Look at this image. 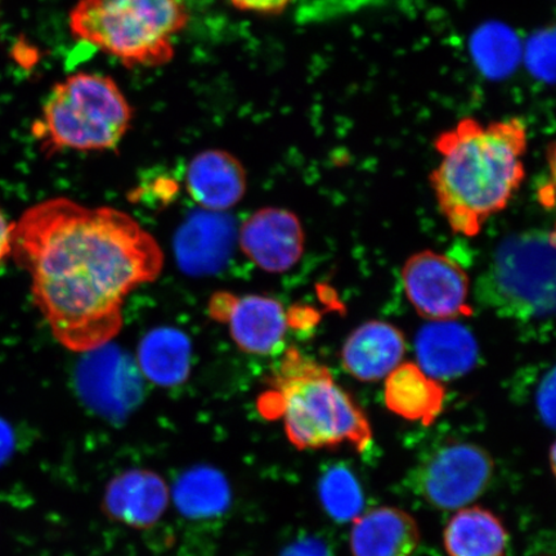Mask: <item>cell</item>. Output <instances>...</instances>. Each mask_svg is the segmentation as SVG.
<instances>
[{
  "instance_id": "obj_28",
  "label": "cell",
  "mask_w": 556,
  "mask_h": 556,
  "mask_svg": "<svg viewBox=\"0 0 556 556\" xmlns=\"http://www.w3.org/2000/svg\"><path fill=\"white\" fill-rule=\"evenodd\" d=\"M551 465H552L553 472H555V444H553V446L551 448Z\"/></svg>"
},
{
  "instance_id": "obj_17",
  "label": "cell",
  "mask_w": 556,
  "mask_h": 556,
  "mask_svg": "<svg viewBox=\"0 0 556 556\" xmlns=\"http://www.w3.org/2000/svg\"><path fill=\"white\" fill-rule=\"evenodd\" d=\"M419 525L399 507L381 506L353 520V556H413L420 545Z\"/></svg>"
},
{
  "instance_id": "obj_18",
  "label": "cell",
  "mask_w": 556,
  "mask_h": 556,
  "mask_svg": "<svg viewBox=\"0 0 556 556\" xmlns=\"http://www.w3.org/2000/svg\"><path fill=\"white\" fill-rule=\"evenodd\" d=\"M446 392L417 364H401L386 378V405L395 415L430 426L441 415Z\"/></svg>"
},
{
  "instance_id": "obj_24",
  "label": "cell",
  "mask_w": 556,
  "mask_h": 556,
  "mask_svg": "<svg viewBox=\"0 0 556 556\" xmlns=\"http://www.w3.org/2000/svg\"><path fill=\"white\" fill-rule=\"evenodd\" d=\"M539 413L548 427L555 424V370L552 368L538 389Z\"/></svg>"
},
{
  "instance_id": "obj_25",
  "label": "cell",
  "mask_w": 556,
  "mask_h": 556,
  "mask_svg": "<svg viewBox=\"0 0 556 556\" xmlns=\"http://www.w3.org/2000/svg\"><path fill=\"white\" fill-rule=\"evenodd\" d=\"M16 448V435L11 424L0 417V467L11 460Z\"/></svg>"
},
{
  "instance_id": "obj_11",
  "label": "cell",
  "mask_w": 556,
  "mask_h": 556,
  "mask_svg": "<svg viewBox=\"0 0 556 556\" xmlns=\"http://www.w3.org/2000/svg\"><path fill=\"white\" fill-rule=\"evenodd\" d=\"M304 231L294 213L281 207H263L243 222L240 248L255 266L282 274L296 266L304 252Z\"/></svg>"
},
{
  "instance_id": "obj_10",
  "label": "cell",
  "mask_w": 556,
  "mask_h": 556,
  "mask_svg": "<svg viewBox=\"0 0 556 556\" xmlns=\"http://www.w3.org/2000/svg\"><path fill=\"white\" fill-rule=\"evenodd\" d=\"M208 316L226 324L242 352L268 356L281 350L289 317L283 305L263 295L215 293L208 302Z\"/></svg>"
},
{
  "instance_id": "obj_8",
  "label": "cell",
  "mask_w": 556,
  "mask_h": 556,
  "mask_svg": "<svg viewBox=\"0 0 556 556\" xmlns=\"http://www.w3.org/2000/svg\"><path fill=\"white\" fill-rule=\"evenodd\" d=\"M402 282L409 303L430 321L470 316V282L455 261L426 250L403 266Z\"/></svg>"
},
{
  "instance_id": "obj_22",
  "label": "cell",
  "mask_w": 556,
  "mask_h": 556,
  "mask_svg": "<svg viewBox=\"0 0 556 556\" xmlns=\"http://www.w3.org/2000/svg\"><path fill=\"white\" fill-rule=\"evenodd\" d=\"M319 500L326 513L337 521H353L363 514V486L344 465L331 467L319 481Z\"/></svg>"
},
{
  "instance_id": "obj_26",
  "label": "cell",
  "mask_w": 556,
  "mask_h": 556,
  "mask_svg": "<svg viewBox=\"0 0 556 556\" xmlns=\"http://www.w3.org/2000/svg\"><path fill=\"white\" fill-rule=\"evenodd\" d=\"M281 556H329V553L318 541L309 539L289 546Z\"/></svg>"
},
{
  "instance_id": "obj_12",
  "label": "cell",
  "mask_w": 556,
  "mask_h": 556,
  "mask_svg": "<svg viewBox=\"0 0 556 556\" xmlns=\"http://www.w3.org/2000/svg\"><path fill=\"white\" fill-rule=\"evenodd\" d=\"M417 366L438 381L464 377L475 368L478 343L472 332L455 319L424 326L416 337Z\"/></svg>"
},
{
  "instance_id": "obj_14",
  "label": "cell",
  "mask_w": 556,
  "mask_h": 556,
  "mask_svg": "<svg viewBox=\"0 0 556 556\" xmlns=\"http://www.w3.org/2000/svg\"><path fill=\"white\" fill-rule=\"evenodd\" d=\"M169 489L155 471L131 469L106 486L103 510L111 519L134 528H149L164 516Z\"/></svg>"
},
{
  "instance_id": "obj_1",
  "label": "cell",
  "mask_w": 556,
  "mask_h": 556,
  "mask_svg": "<svg viewBox=\"0 0 556 556\" xmlns=\"http://www.w3.org/2000/svg\"><path fill=\"white\" fill-rule=\"evenodd\" d=\"M11 256L29 274L34 303L54 339L79 353L119 336L125 301L164 267L159 242L128 213L67 198L21 215Z\"/></svg>"
},
{
  "instance_id": "obj_4",
  "label": "cell",
  "mask_w": 556,
  "mask_h": 556,
  "mask_svg": "<svg viewBox=\"0 0 556 556\" xmlns=\"http://www.w3.org/2000/svg\"><path fill=\"white\" fill-rule=\"evenodd\" d=\"M185 0H79L70 12L73 37L128 68L168 65L174 41L190 24Z\"/></svg>"
},
{
  "instance_id": "obj_15",
  "label": "cell",
  "mask_w": 556,
  "mask_h": 556,
  "mask_svg": "<svg viewBox=\"0 0 556 556\" xmlns=\"http://www.w3.org/2000/svg\"><path fill=\"white\" fill-rule=\"evenodd\" d=\"M233 236L232 222L222 213L206 211L191 215L176 238L179 267L191 276L217 273L231 254Z\"/></svg>"
},
{
  "instance_id": "obj_9",
  "label": "cell",
  "mask_w": 556,
  "mask_h": 556,
  "mask_svg": "<svg viewBox=\"0 0 556 556\" xmlns=\"http://www.w3.org/2000/svg\"><path fill=\"white\" fill-rule=\"evenodd\" d=\"M88 353L76 372L80 399L103 419L114 422L127 419L143 397L138 367L109 344Z\"/></svg>"
},
{
  "instance_id": "obj_20",
  "label": "cell",
  "mask_w": 556,
  "mask_h": 556,
  "mask_svg": "<svg viewBox=\"0 0 556 556\" xmlns=\"http://www.w3.org/2000/svg\"><path fill=\"white\" fill-rule=\"evenodd\" d=\"M192 346L184 331L160 328L146 333L137 351V367L159 387H176L189 378Z\"/></svg>"
},
{
  "instance_id": "obj_19",
  "label": "cell",
  "mask_w": 556,
  "mask_h": 556,
  "mask_svg": "<svg viewBox=\"0 0 556 556\" xmlns=\"http://www.w3.org/2000/svg\"><path fill=\"white\" fill-rule=\"evenodd\" d=\"M509 540L503 520L481 506L463 507L443 532L448 556H507Z\"/></svg>"
},
{
  "instance_id": "obj_13",
  "label": "cell",
  "mask_w": 556,
  "mask_h": 556,
  "mask_svg": "<svg viewBox=\"0 0 556 556\" xmlns=\"http://www.w3.org/2000/svg\"><path fill=\"white\" fill-rule=\"evenodd\" d=\"M190 197L207 212L224 213L245 197L247 172L240 160L225 150H205L193 156L186 172Z\"/></svg>"
},
{
  "instance_id": "obj_3",
  "label": "cell",
  "mask_w": 556,
  "mask_h": 556,
  "mask_svg": "<svg viewBox=\"0 0 556 556\" xmlns=\"http://www.w3.org/2000/svg\"><path fill=\"white\" fill-rule=\"evenodd\" d=\"M269 387L260 400L261 413L268 419L281 417L298 450L364 451L370 444L372 430L363 408L337 384L328 367L295 348L283 354Z\"/></svg>"
},
{
  "instance_id": "obj_2",
  "label": "cell",
  "mask_w": 556,
  "mask_h": 556,
  "mask_svg": "<svg viewBox=\"0 0 556 556\" xmlns=\"http://www.w3.org/2000/svg\"><path fill=\"white\" fill-rule=\"evenodd\" d=\"M434 148L441 162L430 182L438 206L452 231L475 238L525 180L527 124L517 116L486 124L463 117L435 138Z\"/></svg>"
},
{
  "instance_id": "obj_16",
  "label": "cell",
  "mask_w": 556,
  "mask_h": 556,
  "mask_svg": "<svg viewBox=\"0 0 556 556\" xmlns=\"http://www.w3.org/2000/svg\"><path fill=\"white\" fill-rule=\"evenodd\" d=\"M405 351V337L395 326L368 321L348 338L342 351V364L354 379L379 381L402 364Z\"/></svg>"
},
{
  "instance_id": "obj_6",
  "label": "cell",
  "mask_w": 556,
  "mask_h": 556,
  "mask_svg": "<svg viewBox=\"0 0 556 556\" xmlns=\"http://www.w3.org/2000/svg\"><path fill=\"white\" fill-rule=\"evenodd\" d=\"M476 296L498 316L532 321L554 315L555 233L530 229L500 242L479 276Z\"/></svg>"
},
{
  "instance_id": "obj_23",
  "label": "cell",
  "mask_w": 556,
  "mask_h": 556,
  "mask_svg": "<svg viewBox=\"0 0 556 556\" xmlns=\"http://www.w3.org/2000/svg\"><path fill=\"white\" fill-rule=\"evenodd\" d=\"M233 9L260 16H280L294 0H228Z\"/></svg>"
},
{
  "instance_id": "obj_5",
  "label": "cell",
  "mask_w": 556,
  "mask_h": 556,
  "mask_svg": "<svg viewBox=\"0 0 556 556\" xmlns=\"http://www.w3.org/2000/svg\"><path fill=\"white\" fill-rule=\"evenodd\" d=\"M134 116L127 96L111 76L79 72L52 88L34 135L47 155L114 150Z\"/></svg>"
},
{
  "instance_id": "obj_7",
  "label": "cell",
  "mask_w": 556,
  "mask_h": 556,
  "mask_svg": "<svg viewBox=\"0 0 556 556\" xmlns=\"http://www.w3.org/2000/svg\"><path fill=\"white\" fill-rule=\"evenodd\" d=\"M495 476L490 452L470 442L438 447L414 475L417 493L440 510H460L483 495Z\"/></svg>"
},
{
  "instance_id": "obj_27",
  "label": "cell",
  "mask_w": 556,
  "mask_h": 556,
  "mask_svg": "<svg viewBox=\"0 0 556 556\" xmlns=\"http://www.w3.org/2000/svg\"><path fill=\"white\" fill-rule=\"evenodd\" d=\"M12 232L13 224H10L3 212L0 211V266L11 256Z\"/></svg>"
},
{
  "instance_id": "obj_21",
  "label": "cell",
  "mask_w": 556,
  "mask_h": 556,
  "mask_svg": "<svg viewBox=\"0 0 556 556\" xmlns=\"http://www.w3.org/2000/svg\"><path fill=\"white\" fill-rule=\"evenodd\" d=\"M172 495L179 514L192 520L224 516L232 502L226 476L211 465H197L182 472L174 483Z\"/></svg>"
}]
</instances>
